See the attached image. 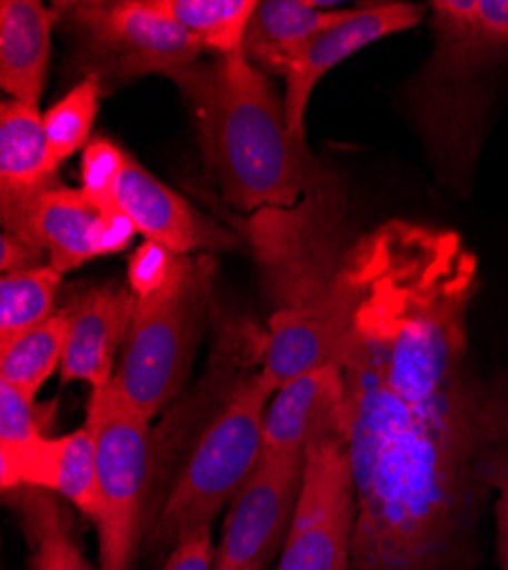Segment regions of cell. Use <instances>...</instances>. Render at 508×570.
<instances>
[{
  "mask_svg": "<svg viewBox=\"0 0 508 570\" xmlns=\"http://www.w3.org/2000/svg\"><path fill=\"white\" fill-rule=\"evenodd\" d=\"M10 493L23 518L32 570H94L76 546L69 520L53 493L28 487Z\"/></svg>",
  "mask_w": 508,
  "mask_h": 570,
  "instance_id": "obj_19",
  "label": "cell"
},
{
  "mask_svg": "<svg viewBox=\"0 0 508 570\" xmlns=\"http://www.w3.org/2000/svg\"><path fill=\"white\" fill-rule=\"evenodd\" d=\"M58 167L37 104H0V204L58 187Z\"/></svg>",
  "mask_w": 508,
  "mask_h": 570,
  "instance_id": "obj_16",
  "label": "cell"
},
{
  "mask_svg": "<svg viewBox=\"0 0 508 570\" xmlns=\"http://www.w3.org/2000/svg\"><path fill=\"white\" fill-rule=\"evenodd\" d=\"M349 8H333L306 0H262L247 28L245 56L267 76L286 78L288 67L310 37L338 23Z\"/></svg>",
  "mask_w": 508,
  "mask_h": 570,
  "instance_id": "obj_17",
  "label": "cell"
},
{
  "mask_svg": "<svg viewBox=\"0 0 508 570\" xmlns=\"http://www.w3.org/2000/svg\"><path fill=\"white\" fill-rule=\"evenodd\" d=\"M212 528H201L185 534L171 550L165 570H212L215 566Z\"/></svg>",
  "mask_w": 508,
  "mask_h": 570,
  "instance_id": "obj_27",
  "label": "cell"
},
{
  "mask_svg": "<svg viewBox=\"0 0 508 570\" xmlns=\"http://www.w3.org/2000/svg\"><path fill=\"white\" fill-rule=\"evenodd\" d=\"M62 274L51 265L3 274L0 278V345L53 315Z\"/></svg>",
  "mask_w": 508,
  "mask_h": 570,
  "instance_id": "obj_21",
  "label": "cell"
},
{
  "mask_svg": "<svg viewBox=\"0 0 508 570\" xmlns=\"http://www.w3.org/2000/svg\"><path fill=\"white\" fill-rule=\"evenodd\" d=\"M56 413L53 404H37L8 382H0V445H17L46 436Z\"/></svg>",
  "mask_w": 508,
  "mask_h": 570,
  "instance_id": "obj_24",
  "label": "cell"
},
{
  "mask_svg": "<svg viewBox=\"0 0 508 570\" xmlns=\"http://www.w3.org/2000/svg\"><path fill=\"white\" fill-rule=\"evenodd\" d=\"M178 254H171L162 245L145 240L128 258L126 283L135 297H147L160 291L173 272Z\"/></svg>",
  "mask_w": 508,
  "mask_h": 570,
  "instance_id": "obj_25",
  "label": "cell"
},
{
  "mask_svg": "<svg viewBox=\"0 0 508 570\" xmlns=\"http://www.w3.org/2000/svg\"><path fill=\"white\" fill-rule=\"evenodd\" d=\"M135 293L128 283H101L82 291L67 308L69 338L60 367L62 384L84 382L91 389L108 386L114 379V361L121 356Z\"/></svg>",
  "mask_w": 508,
  "mask_h": 570,
  "instance_id": "obj_13",
  "label": "cell"
},
{
  "mask_svg": "<svg viewBox=\"0 0 508 570\" xmlns=\"http://www.w3.org/2000/svg\"><path fill=\"white\" fill-rule=\"evenodd\" d=\"M197 128L206 169L240 213L290 210L319 183L306 141L295 139L283 99L242 51L197 62L176 80Z\"/></svg>",
  "mask_w": 508,
  "mask_h": 570,
  "instance_id": "obj_2",
  "label": "cell"
},
{
  "mask_svg": "<svg viewBox=\"0 0 508 570\" xmlns=\"http://www.w3.org/2000/svg\"><path fill=\"white\" fill-rule=\"evenodd\" d=\"M477 283L464 237L410 219L360 233L333 263L358 500L351 570H445L490 491L504 415L470 374Z\"/></svg>",
  "mask_w": 508,
  "mask_h": 570,
  "instance_id": "obj_1",
  "label": "cell"
},
{
  "mask_svg": "<svg viewBox=\"0 0 508 570\" xmlns=\"http://www.w3.org/2000/svg\"><path fill=\"white\" fill-rule=\"evenodd\" d=\"M347 397L338 365L317 367L273 393L262 424V454L306 452L317 439L347 441Z\"/></svg>",
  "mask_w": 508,
  "mask_h": 570,
  "instance_id": "obj_14",
  "label": "cell"
},
{
  "mask_svg": "<svg viewBox=\"0 0 508 570\" xmlns=\"http://www.w3.org/2000/svg\"><path fill=\"white\" fill-rule=\"evenodd\" d=\"M43 263L51 265L46 252L37 249L34 245L26 243L23 237L3 228V233H0V272L12 274L21 269H34Z\"/></svg>",
  "mask_w": 508,
  "mask_h": 570,
  "instance_id": "obj_28",
  "label": "cell"
},
{
  "mask_svg": "<svg viewBox=\"0 0 508 570\" xmlns=\"http://www.w3.org/2000/svg\"><path fill=\"white\" fill-rule=\"evenodd\" d=\"M210 254L178 256L160 291L137 297L112 382L149 417L185 386L212 297Z\"/></svg>",
  "mask_w": 508,
  "mask_h": 570,
  "instance_id": "obj_4",
  "label": "cell"
},
{
  "mask_svg": "<svg viewBox=\"0 0 508 570\" xmlns=\"http://www.w3.org/2000/svg\"><path fill=\"white\" fill-rule=\"evenodd\" d=\"M356 522L358 500L347 441H310L292 525L276 570H351Z\"/></svg>",
  "mask_w": 508,
  "mask_h": 570,
  "instance_id": "obj_7",
  "label": "cell"
},
{
  "mask_svg": "<svg viewBox=\"0 0 508 570\" xmlns=\"http://www.w3.org/2000/svg\"><path fill=\"white\" fill-rule=\"evenodd\" d=\"M114 382L91 389L84 426L97 443L101 570H132L151 482V424Z\"/></svg>",
  "mask_w": 508,
  "mask_h": 570,
  "instance_id": "obj_6",
  "label": "cell"
},
{
  "mask_svg": "<svg viewBox=\"0 0 508 570\" xmlns=\"http://www.w3.org/2000/svg\"><path fill=\"white\" fill-rule=\"evenodd\" d=\"M53 12L39 0L0 3V87L10 99L37 104L49 78Z\"/></svg>",
  "mask_w": 508,
  "mask_h": 570,
  "instance_id": "obj_15",
  "label": "cell"
},
{
  "mask_svg": "<svg viewBox=\"0 0 508 570\" xmlns=\"http://www.w3.org/2000/svg\"><path fill=\"white\" fill-rule=\"evenodd\" d=\"M130 154L123 151L112 139L94 135L82 149L80 180L82 193L101 208H119L117 189L126 171Z\"/></svg>",
  "mask_w": 508,
  "mask_h": 570,
  "instance_id": "obj_23",
  "label": "cell"
},
{
  "mask_svg": "<svg viewBox=\"0 0 508 570\" xmlns=\"http://www.w3.org/2000/svg\"><path fill=\"white\" fill-rule=\"evenodd\" d=\"M425 12L427 8L412 3L358 6L349 8L338 23L310 37L286 71L283 106L295 139L306 141V110L321 78L369 43L415 28L425 19Z\"/></svg>",
  "mask_w": 508,
  "mask_h": 570,
  "instance_id": "obj_10",
  "label": "cell"
},
{
  "mask_svg": "<svg viewBox=\"0 0 508 570\" xmlns=\"http://www.w3.org/2000/svg\"><path fill=\"white\" fill-rule=\"evenodd\" d=\"M0 484L3 491L39 489L60 495L91 520L101 515L97 478V443L89 426L51 439L0 445Z\"/></svg>",
  "mask_w": 508,
  "mask_h": 570,
  "instance_id": "obj_11",
  "label": "cell"
},
{
  "mask_svg": "<svg viewBox=\"0 0 508 570\" xmlns=\"http://www.w3.org/2000/svg\"><path fill=\"white\" fill-rule=\"evenodd\" d=\"M303 478V452L262 454L230 502L212 570H265L283 552Z\"/></svg>",
  "mask_w": 508,
  "mask_h": 570,
  "instance_id": "obj_9",
  "label": "cell"
},
{
  "mask_svg": "<svg viewBox=\"0 0 508 570\" xmlns=\"http://www.w3.org/2000/svg\"><path fill=\"white\" fill-rule=\"evenodd\" d=\"M117 204L145 240L178 256L228 252L240 243L236 233L201 215L132 156L117 189Z\"/></svg>",
  "mask_w": 508,
  "mask_h": 570,
  "instance_id": "obj_12",
  "label": "cell"
},
{
  "mask_svg": "<svg viewBox=\"0 0 508 570\" xmlns=\"http://www.w3.org/2000/svg\"><path fill=\"white\" fill-rule=\"evenodd\" d=\"M0 219L6 230L46 252L60 274L91 258L123 252L137 233L121 208H101L82 189L60 185L3 202Z\"/></svg>",
  "mask_w": 508,
  "mask_h": 570,
  "instance_id": "obj_8",
  "label": "cell"
},
{
  "mask_svg": "<svg viewBox=\"0 0 508 570\" xmlns=\"http://www.w3.org/2000/svg\"><path fill=\"white\" fill-rule=\"evenodd\" d=\"M273 389L258 370L226 400L185 459L153 522V550L173 548L185 534L212 528L262 459V424Z\"/></svg>",
  "mask_w": 508,
  "mask_h": 570,
  "instance_id": "obj_3",
  "label": "cell"
},
{
  "mask_svg": "<svg viewBox=\"0 0 508 570\" xmlns=\"http://www.w3.org/2000/svg\"><path fill=\"white\" fill-rule=\"evenodd\" d=\"M151 6L188 32L203 51L228 56L245 49L258 0H151Z\"/></svg>",
  "mask_w": 508,
  "mask_h": 570,
  "instance_id": "obj_18",
  "label": "cell"
},
{
  "mask_svg": "<svg viewBox=\"0 0 508 570\" xmlns=\"http://www.w3.org/2000/svg\"><path fill=\"white\" fill-rule=\"evenodd\" d=\"M486 484L495 491V528L497 559L501 570H508V454L499 448L486 470Z\"/></svg>",
  "mask_w": 508,
  "mask_h": 570,
  "instance_id": "obj_26",
  "label": "cell"
},
{
  "mask_svg": "<svg viewBox=\"0 0 508 570\" xmlns=\"http://www.w3.org/2000/svg\"><path fill=\"white\" fill-rule=\"evenodd\" d=\"M51 12L71 39L80 78L94 76L106 94L145 76L176 80L203 53L151 0H69L53 3Z\"/></svg>",
  "mask_w": 508,
  "mask_h": 570,
  "instance_id": "obj_5",
  "label": "cell"
},
{
  "mask_svg": "<svg viewBox=\"0 0 508 570\" xmlns=\"http://www.w3.org/2000/svg\"><path fill=\"white\" fill-rule=\"evenodd\" d=\"M103 97L106 91L101 82L94 76H84L56 106L43 112L46 137H49L51 151L58 163L82 151L89 145V139L94 137L91 128H94Z\"/></svg>",
  "mask_w": 508,
  "mask_h": 570,
  "instance_id": "obj_22",
  "label": "cell"
},
{
  "mask_svg": "<svg viewBox=\"0 0 508 570\" xmlns=\"http://www.w3.org/2000/svg\"><path fill=\"white\" fill-rule=\"evenodd\" d=\"M67 338L69 317L60 311L19 338L0 345V382L12 384L34 400L46 379L60 372Z\"/></svg>",
  "mask_w": 508,
  "mask_h": 570,
  "instance_id": "obj_20",
  "label": "cell"
}]
</instances>
